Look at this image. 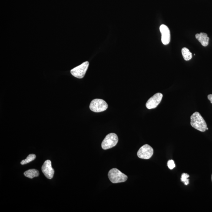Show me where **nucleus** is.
<instances>
[{
	"mask_svg": "<svg viewBox=\"0 0 212 212\" xmlns=\"http://www.w3.org/2000/svg\"><path fill=\"white\" fill-rule=\"evenodd\" d=\"M190 124L193 128L202 132H205L207 128V124L204 119L197 112L191 116Z\"/></svg>",
	"mask_w": 212,
	"mask_h": 212,
	"instance_id": "1",
	"label": "nucleus"
},
{
	"mask_svg": "<svg viewBox=\"0 0 212 212\" xmlns=\"http://www.w3.org/2000/svg\"><path fill=\"white\" fill-rule=\"evenodd\" d=\"M108 177L110 181L114 183L124 182L128 179L127 175L116 168L112 169L109 171Z\"/></svg>",
	"mask_w": 212,
	"mask_h": 212,
	"instance_id": "2",
	"label": "nucleus"
},
{
	"mask_svg": "<svg viewBox=\"0 0 212 212\" xmlns=\"http://www.w3.org/2000/svg\"><path fill=\"white\" fill-rule=\"evenodd\" d=\"M118 141V137L115 133L108 134L102 142V148L104 150L112 148L116 145Z\"/></svg>",
	"mask_w": 212,
	"mask_h": 212,
	"instance_id": "3",
	"label": "nucleus"
},
{
	"mask_svg": "<svg viewBox=\"0 0 212 212\" xmlns=\"http://www.w3.org/2000/svg\"><path fill=\"white\" fill-rule=\"evenodd\" d=\"M108 107V104L106 101L99 99L93 100L90 105V109L95 112H100L105 111Z\"/></svg>",
	"mask_w": 212,
	"mask_h": 212,
	"instance_id": "4",
	"label": "nucleus"
},
{
	"mask_svg": "<svg viewBox=\"0 0 212 212\" xmlns=\"http://www.w3.org/2000/svg\"><path fill=\"white\" fill-rule=\"evenodd\" d=\"M88 61L83 63L81 65L71 70V74L74 76L79 79H82L84 76L89 66Z\"/></svg>",
	"mask_w": 212,
	"mask_h": 212,
	"instance_id": "5",
	"label": "nucleus"
},
{
	"mask_svg": "<svg viewBox=\"0 0 212 212\" xmlns=\"http://www.w3.org/2000/svg\"><path fill=\"white\" fill-rule=\"evenodd\" d=\"M154 150L152 147L148 144L142 146L137 153V155L140 158L149 159L152 157Z\"/></svg>",
	"mask_w": 212,
	"mask_h": 212,
	"instance_id": "6",
	"label": "nucleus"
},
{
	"mask_svg": "<svg viewBox=\"0 0 212 212\" xmlns=\"http://www.w3.org/2000/svg\"><path fill=\"white\" fill-rule=\"evenodd\" d=\"M163 96V94L161 93H157L154 94L146 103V107L149 109L157 108L161 102Z\"/></svg>",
	"mask_w": 212,
	"mask_h": 212,
	"instance_id": "7",
	"label": "nucleus"
},
{
	"mask_svg": "<svg viewBox=\"0 0 212 212\" xmlns=\"http://www.w3.org/2000/svg\"><path fill=\"white\" fill-rule=\"evenodd\" d=\"M42 171L44 176L49 179H51L54 177V170L51 166V160H47L44 162L42 167Z\"/></svg>",
	"mask_w": 212,
	"mask_h": 212,
	"instance_id": "8",
	"label": "nucleus"
},
{
	"mask_svg": "<svg viewBox=\"0 0 212 212\" xmlns=\"http://www.w3.org/2000/svg\"><path fill=\"white\" fill-rule=\"evenodd\" d=\"M160 32L161 34V41L164 45L169 43L170 40V34L169 29L167 26L162 24L160 27Z\"/></svg>",
	"mask_w": 212,
	"mask_h": 212,
	"instance_id": "9",
	"label": "nucleus"
},
{
	"mask_svg": "<svg viewBox=\"0 0 212 212\" xmlns=\"http://www.w3.org/2000/svg\"><path fill=\"white\" fill-rule=\"evenodd\" d=\"M195 37L203 47H207L208 45L210 38L208 37L207 34L200 33L196 34Z\"/></svg>",
	"mask_w": 212,
	"mask_h": 212,
	"instance_id": "10",
	"label": "nucleus"
},
{
	"mask_svg": "<svg viewBox=\"0 0 212 212\" xmlns=\"http://www.w3.org/2000/svg\"><path fill=\"white\" fill-rule=\"evenodd\" d=\"M24 174L26 177L32 179L34 177H39V173L38 170L35 169H31L25 171Z\"/></svg>",
	"mask_w": 212,
	"mask_h": 212,
	"instance_id": "11",
	"label": "nucleus"
},
{
	"mask_svg": "<svg viewBox=\"0 0 212 212\" xmlns=\"http://www.w3.org/2000/svg\"><path fill=\"white\" fill-rule=\"evenodd\" d=\"M182 54L185 60L190 61L192 58V54L188 48H183L181 50Z\"/></svg>",
	"mask_w": 212,
	"mask_h": 212,
	"instance_id": "12",
	"label": "nucleus"
},
{
	"mask_svg": "<svg viewBox=\"0 0 212 212\" xmlns=\"http://www.w3.org/2000/svg\"><path fill=\"white\" fill-rule=\"evenodd\" d=\"M36 155L34 154H31L29 155L27 157V158L25 159V160H22V161L21 162V164L22 165H23L24 164H28L30 162L32 161H33L34 160H35L36 158Z\"/></svg>",
	"mask_w": 212,
	"mask_h": 212,
	"instance_id": "13",
	"label": "nucleus"
},
{
	"mask_svg": "<svg viewBox=\"0 0 212 212\" xmlns=\"http://www.w3.org/2000/svg\"><path fill=\"white\" fill-rule=\"evenodd\" d=\"M189 177H190V175L187 173H183L181 175V181L183 182L186 186L189 184V179H188Z\"/></svg>",
	"mask_w": 212,
	"mask_h": 212,
	"instance_id": "14",
	"label": "nucleus"
},
{
	"mask_svg": "<svg viewBox=\"0 0 212 212\" xmlns=\"http://www.w3.org/2000/svg\"><path fill=\"white\" fill-rule=\"evenodd\" d=\"M167 166L170 170H172L176 167L174 161L173 160H170L167 162Z\"/></svg>",
	"mask_w": 212,
	"mask_h": 212,
	"instance_id": "15",
	"label": "nucleus"
},
{
	"mask_svg": "<svg viewBox=\"0 0 212 212\" xmlns=\"http://www.w3.org/2000/svg\"><path fill=\"white\" fill-rule=\"evenodd\" d=\"M207 97L208 100H210L212 104V94H210V95L208 96Z\"/></svg>",
	"mask_w": 212,
	"mask_h": 212,
	"instance_id": "16",
	"label": "nucleus"
},
{
	"mask_svg": "<svg viewBox=\"0 0 212 212\" xmlns=\"http://www.w3.org/2000/svg\"><path fill=\"white\" fill-rule=\"evenodd\" d=\"M208 130V128L207 127V128H206V130Z\"/></svg>",
	"mask_w": 212,
	"mask_h": 212,
	"instance_id": "17",
	"label": "nucleus"
},
{
	"mask_svg": "<svg viewBox=\"0 0 212 212\" xmlns=\"http://www.w3.org/2000/svg\"><path fill=\"white\" fill-rule=\"evenodd\" d=\"M211 179H212V177H211Z\"/></svg>",
	"mask_w": 212,
	"mask_h": 212,
	"instance_id": "18",
	"label": "nucleus"
}]
</instances>
